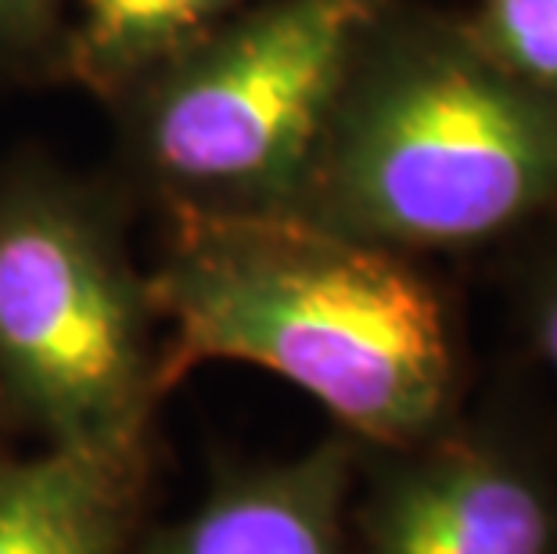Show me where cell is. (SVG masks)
Segmentation results:
<instances>
[{
    "mask_svg": "<svg viewBox=\"0 0 557 554\" xmlns=\"http://www.w3.org/2000/svg\"><path fill=\"white\" fill-rule=\"evenodd\" d=\"M148 296L162 393L212 360L313 396L349 440L403 451L443 429L457 364L446 310L407 253L295 213L165 206Z\"/></svg>",
    "mask_w": 557,
    "mask_h": 554,
    "instance_id": "6da1fadb",
    "label": "cell"
},
{
    "mask_svg": "<svg viewBox=\"0 0 557 554\" xmlns=\"http://www.w3.org/2000/svg\"><path fill=\"white\" fill-rule=\"evenodd\" d=\"M557 206V101L465 19L388 0L360 37L288 213L396 253L475 245Z\"/></svg>",
    "mask_w": 557,
    "mask_h": 554,
    "instance_id": "7a4b0ae2",
    "label": "cell"
},
{
    "mask_svg": "<svg viewBox=\"0 0 557 554\" xmlns=\"http://www.w3.org/2000/svg\"><path fill=\"white\" fill-rule=\"evenodd\" d=\"M156 328L109 198L40 167L0 181V404L47 446L148 457Z\"/></svg>",
    "mask_w": 557,
    "mask_h": 554,
    "instance_id": "3957f363",
    "label": "cell"
},
{
    "mask_svg": "<svg viewBox=\"0 0 557 554\" xmlns=\"http://www.w3.org/2000/svg\"><path fill=\"white\" fill-rule=\"evenodd\" d=\"M388 0H256L115 109L165 206L288 213L320 123Z\"/></svg>",
    "mask_w": 557,
    "mask_h": 554,
    "instance_id": "277c9868",
    "label": "cell"
},
{
    "mask_svg": "<svg viewBox=\"0 0 557 554\" xmlns=\"http://www.w3.org/2000/svg\"><path fill=\"white\" fill-rule=\"evenodd\" d=\"M393 454L357 512V554H554V497L511 451L438 429Z\"/></svg>",
    "mask_w": 557,
    "mask_h": 554,
    "instance_id": "5b68a950",
    "label": "cell"
},
{
    "mask_svg": "<svg viewBox=\"0 0 557 554\" xmlns=\"http://www.w3.org/2000/svg\"><path fill=\"white\" fill-rule=\"evenodd\" d=\"M352 440L227 471L198 508L137 537L134 554H349Z\"/></svg>",
    "mask_w": 557,
    "mask_h": 554,
    "instance_id": "8992f818",
    "label": "cell"
},
{
    "mask_svg": "<svg viewBox=\"0 0 557 554\" xmlns=\"http://www.w3.org/2000/svg\"><path fill=\"white\" fill-rule=\"evenodd\" d=\"M148 457L47 446L0 457V554H134Z\"/></svg>",
    "mask_w": 557,
    "mask_h": 554,
    "instance_id": "52a82bcc",
    "label": "cell"
},
{
    "mask_svg": "<svg viewBox=\"0 0 557 554\" xmlns=\"http://www.w3.org/2000/svg\"><path fill=\"white\" fill-rule=\"evenodd\" d=\"M245 0H69L54 62L62 76L120 104Z\"/></svg>",
    "mask_w": 557,
    "mask_h": 554,
    "instance_id": "ba28073f",
    "label": "cell"
},
{
    "mask_svg": "<svg viewBox=\"0 0 557 554\" xmlns=\"http://www.w3.org/2000/svg\"><path fill=\"white\" fill-rule=\"evenodd\" d=\"M471 29L521 84L557 101V0H471Z\"/></svg>",
    "mask_w": 557,
    "mask_h": 554,
    "instance_id": "9c48e42d",
    "label": "cell"
},
{
    "mask_svg": "<svg viewBox=\"0 0 557 554\" xmlns=\"http://www.w3.org/2000/svg\"><path fill=\"white\" fill-rule=\"evenodd\" d=\"M69 0H0V69H26L58 51Z\"/></svg>",
    "mask_w": 557,
    "mask_h": 554,
    "instance_id": "30bf717a",
    "label": "cell"
},
{
    "mask_svg": "<svg viewBox=\"0 0 557 554\" xmlns=\"http://www.w3.org/2000/svg\"><path fill=\"white\" fill-rule=\"evenodd\" d=\"M536 342L540 353L550 364V371L557 374V270L550 274L547 285L540 288L536 299Z\"/></svg>",
    "mask_w": 557,
    "mask_h": 554,
    "instance_id": "8fae6325",
    "label": "cell"
}]
</instances>
